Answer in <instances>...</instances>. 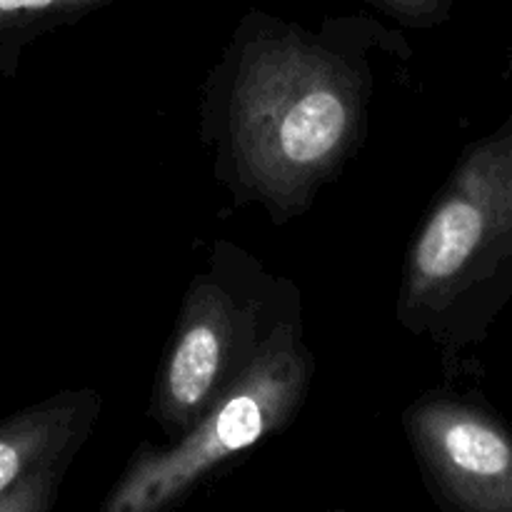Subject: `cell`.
Returning a JSON list of instances; mask_svg holds the SVG:
<instances>
[{
  "label": "cell",
  "instance_id": "cell-10",
  "mask_svg": "<svg viewBox=\"0 0 512 512\" xmlns=\"http://www.w3.org/2000/svg\"><path fill=\"white\" fill-rule=\"evenodd\" d=\"M325 512H348V510H325Z\"/></svg>",
  "mask_w": 512,
  "mask_h": 512
},
{
  "label": "cell",
  "instance_id": "cell-3",
  "mask_svg": "<svg viewBox=\"0 0 512 512\" xmlns=\"http://www.w3.org/2000/svg\"><path fill=\"white\" fill-rule=\"evenodd\" d=\"M303 298L290 278L218 240L193 275L155 375L148 415L168 440L193 428L268 348Z\"/></svg>",
  "mask_w": 512,
  "mask_h": 512
},
{
  "label": "cell",
  "instance_id": "cell-1",
  "mask_svg": "<svg viewBox=\"0 0 512 512\" xmlns=\"http://www.w3.org/2000/svg\"><path fill=\"white\" fill-rule=\"evenodd\" d=\"M370 20L300 23L250 13L200 90V140L235 205L273 225L313 208L370 125L380 53L405 43ZM408 53V50H403Z\"/></svg>",
  "mask_w": 512,
  "mask_h": 512
},
{
  "label": "cell",
  "instance_id": "cell-7",
  "mask_svg": "<svg viewBox=\"0 0 512 512\" xmlns=\"http://www.w3.org/2000/svg\"><path fill=\"white\" fill-rule=\"evenodd\" d=\"M110 0H0V75L15 78L25 48L40 35L75 23Z\"/></svg>",
  "mask_w": 512,
  "mask_h": 512
},
{
  "label": "cell",
  "instance_id": "cell-4",
  "mask_svg": "<svg viewBox=\"0 0 512 512\" xmlns=\"http://www.w3.org/2000/svg\"><path fill=\"white\" fill-rule=\"evenodd\" d=\"M315 380L303 313L275 330L253 368L180 438L140 445L98 512H173L223 465L283 433Z\"/></svg>",
  "mask_w": 512,
  "mask_h": 512
},
{
  "label": "cell",
  "instance_id": "cell-6",
  "mask_svg": "<svg viewBox=\"0 0 512 512\" xmlns=\"http://www.w3.org/2000/svg\"><path fill=\"white\" fill-rule=\"evenodd\" d=\"M103 410L98 390H63L0 420V495L30 473L78 458Z\"/></svg>",
  "mask_w": 512,
  "mask_h": 512
},
{
  "label": "cell",
  "instance_id": "cell-9",
  "mask_svg": "<svg viewBox=\"0 0 512 512\" xmlns=\"http://www.w3.org/2000/svg\"><path fill=\"white\" fill-rule=\"evenodd\" d=\"M373 3L410 28H435L453 13V0H373Z\"/></svg>",
  "mask_w": 512,
  "mask_h": 512
},
{
  "label": "cell",
  "instance_id": "cell-5",
  "mask_svg": "<svg viewBox=\"0 0 512 512\" xmlns=\"http://www.w3.org/2000/svg\"><path fill=\"white\" fill-rule=\"evenodd\" d=\"M403 430L440 512H512V428L475 395L430 390Z\"/></svg>",
  "mask_w": 512,
  "mask_h": 512
},
{
  "label": "cell",
  "instance_id": "cell-8",
  "mask_svg": "<svg viewBox=\"0 0 512 512\" xmlns=\"http://www.w3.org/2000/svg\"><path fill=\"white\" fill-rule=\"evenodd\" d=\"M68 468V463H60L30 473L0 495V512H53Z\"/></svg>",
  "mask_w": 512,
  "mask_h": 512
},
{
  "label": "cell",
  "instance_id": "cell-2",
  "mask_svg": "<svg viewBox=\"0 0 512 512\" xmlns=\"http://www.w3.org/2000/svg\"><path fill=\"white\" fill-rule=\"evenodd\" d=\"M512 300V113L460 153L408 245L395 318L445 358L483 343Z\"/></svg>",
  "mask_w": 512,
  "mask_h": 512
}]
</instances>
